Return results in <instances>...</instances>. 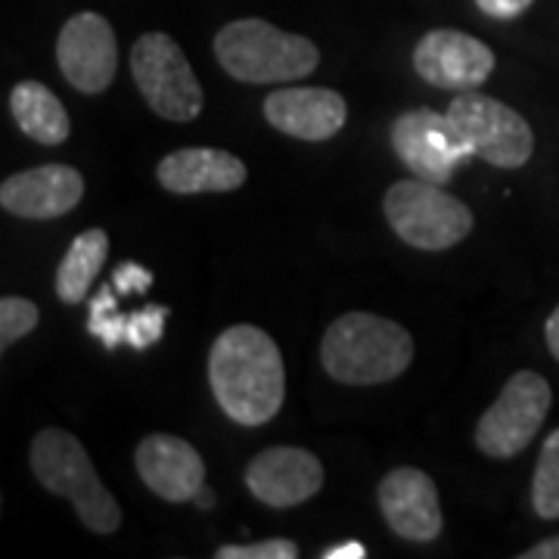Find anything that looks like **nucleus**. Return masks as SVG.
<instances>
[{"instance_id": "nucleus-4", "label": "nucleus", "mask_w": 559, "mask_h": 559, "mask_svg": "<svg viewBox=\"0 0 559 559\" xmlns=\"http://www.w3.org/2000/svg\"><path fill=\"white\" fill-rule=\"evenodd\" d=\"M215 57L230 79L246 84L299 81L318 69L320 50L264 20L227 22L215 35Z\"/></svg>"}, {"instance_id": "nucleus-1", "label": "nucleus", "mask_w": 559, "mask_h": 559, "mask_svg": "<svg viewBox=\"0 0 559 559\" xmlns=\"http://www.w3.org/2000/svg\"><path fill=\"white\" fill-rule=\"evenodd\" d=\"M209 382L221 411L240 426L274 419L286 395L277 342L252 323L224 330L209 352Z\"/></svg>"}, {"instance_id": "nucleus-23", "label": "nucleus", "mask_w": 559, "mask_h": 559, "mask_svg": "<svg viewBox=\"0 0 559 559\" xmlns=\"http://www.w3.org/2000/svg\"><path fill=\"white\" fill-rule=\"evenodd\" d=\"M168 308L165 305H143L140 311L128 314V330H124V345L146 352L165 336V320H168Z\"/></svg>"}, {"instance_id": "nucleus-30", "label": "nucleus", "mask_w": 559, "mask_h": 559, "mask_svg": "<svg viewBox=\"0 0 559 559\" xmlns=\"http://www.w3.org/2000/svg\"><path fill=\"white\" fill-rule=\"evenodd\" d=\"M197 503H200L202 510H209V507H215V495L209 488H202L200 495H197Z\"/></svg>"}, {"instance_id": "nucleus-16", "label": "nucleus", "mask_w": 559, "mask_h": 559, "mask_svg": "<svg viewBox=\"0 0 559 559\" xmlns=\"http://www.w3.org/2000/svg\"><path fill=\"white\" fill-rule=\"evenodd\" d=\"M264 119L289 138L320 143L345 128L348 106L330 87H283L264 97Z\"/></svg>"}, {"instance_id": "nucleus-10", "label": "nucleus", "mask_w": 559, "mask_h": 559, "mask_svg": "<svg viewBox=\"0 0 559 559\" xmlns=\"http://www.w3.org/2000/svg\"><path fill=\"white\" fill-rule=\"evenodd\" d=\"M57 62L62 79L79 94H103L119 69V44L109 20H103L100 13L72 16L57 38Z\"/></svg>"}, {"instance_id": "nucleus-11", "label": "nucleus", "mask_w": 559, "mask_h": 559, "mask_svg": "<svg viewBox=\"0 0 559 559\" xmlns=\"http://www.w3.org/2000/svg\"><path fill=\"white\" fill-rule=\"evenodd\" d=\"M414 72L432 87L463 94L488 81L495 72V53L466 32L436 28L414 47Z\"/></svg>"}, {"instance_id": "nucleus-29", "label": "nucleus", "mask_w": 559, "mask_h": 559, "mask_svg": "<svg viewBox=\"0 0 559 559\" xmlns=\"http://www.w3.org/2000/svg\"><path fill=\"white\" fill-rule=\"evenodd\" d=\"M544 336H547V348H550V355L559 360V308L550 314V318H547Z\"/></svg>"}, {"instance_id": "nucleus-14", "label": "nucleus", "mask_w": 559, "mask_h": 559, "mask_svg": "<svg viewBox=\"0 0 559 559\" xmlns=\"http://www.w3.org/2000/svg\"><path fill=\"white\" fill-rule=\"evenodd\" d=\"M84 197V178L72 165H38L0 183V205L13 218L53 221L69 215Z\"/></svg>"}, {"instance_id": "nucleus-12", "label": "nucleus", "mask_w": 559, "mask_h": 559, "mask_svg": "<svg viewBox=\"0 0 559 559\" xmlns=\"http://www.w3.org/2000/svg\"><path fill=\"white\" fill-rule=\"evenodd\" d=\"M246 488L274 510L299 507L323 488V463L305 448L277 444L246 466Z\"/></svg>"}, {"instance_id": "nucleus-18", "label": "nucleus", "mask_w": 559, "mask_h": 559, "mask_svg": "<svg viewBox=\"0 0 559 559\" xmlns=\"http://www.w3.org/2000/svg\"><path fill=\"white\" fill-rule=\"evenodd\" d=\"M10 112L25 138L40 146H60L69 140V112L62 100L40 81H20L10 94Z\"/></svg>"}, {"instance_id": "nucleus-7", "label": "nucleus", "mask_w": 559, "mask_h": 559, "mask_svg": "<svg viewBox=\"0 0 559 559\" xmlns=\"http://www.w3.org/2000/svg\"><path fill=\"white\" fill-rule=\"evenodd\" d=\"M448 119L466 143L469 156H479L495 168H522L532 159L535 134L528 121L507 103L463 91L448 106Z\"/></svg>"}, {"instance_id": "nucleus-25", "label": "nucleus", "mask_w": 559, "mask_h": 559, "mask_svg": "<svg viewBox=\"0 0 559 559\" xmlns=\"http://www.w3.org/2000/svg\"><path fill=\"white\" fill-rule=\"evenodd\" d=\"M112 286H116L119 296H131V293L143 296V293L153 289V271L138 264V261H121L119 267L112 271Z\"/></svg>"}, {"instance_id": "nucleus-28", "label": "nucleus", "mask_w": 559, "mask_h": 559, "mask_svg": "<svg viewBox=\"0 0 559 559\" xmlns=\"http://www.w3.org/2000/svg\"><path fill=\"white\" fill-rule=\"evenodd\" d=\"M520 559H559V535L557 538H544L538 540L532 550L520 554Z\"/></svg>"}, {"instance_id": "nucleus-8", "label": "nucleus", "mask_w": 559, "mask_h": 559, "mask_svg": "<svg viewBox=\"0 0 559 559\" xmlns=\"http://www.w3.org/2000/svg\"><path fill=\"white\" fill-rule=\"evenodd\" d=\"M550 382L535 370L513 373L500 389L498 401L481 414L476 426V444L485 457L507 460L522 454L535 436L540 423L550 414Z\"/></svg>"}, {"instance_id": "nucleus-6", "label": "nucleus", "mask_w": 559, "mask_h": 559, "mask_svg": "<svg viewBox=\"0 0 559 559\" xmlns=\"http://www.w3.org/2000/svg\"><path fill=\"white\" fill-rule=\"evenodd\" d=\"M131 75H134V84L143 94V100L150 103V109L159 119L183 124L202 112V103H205L202 84L193 75V69L175 38H168L162 32H150L134 40Z\"/></svg>"}, {"instance_id": "nucleus-22", "label": "nucleus", "mask_w": 559, "mask_h": 559, "mask_svg": "<svg viewBox=\"0 0 559 559\" xmlns=\"http://www.w3.org/2000/svg\"><path fill=\"white\" fill-rule=\"evenodd\" d=\"M38 305L22 296H3L0 299V348H10L13 342L25 340L38 326Z\"/></svg>"}, {"instance_id": "nucleus-3", "label": "nucleus", "mask_w": 559, "mask_h": 559, "mask_svg": "<svg viewBox=\"0 0 559 559\" xmlns=\"http://www.w3.org/2000/svg\"><path fill=\"white\" fill-rule=\"evenodd\" d=\"M28 463H32L35 479L50 495L72 500L79 520L91 532H97V535L119 532V503L106 491V485L97 476L84 444L72 432L57 429V426L40 429L35 441H32V448H28Z\"/></svg>"}, {"instance_id": "nucleus-9", "label": "nucleus", "mask_w": 559, "mask_h": 559, "mask_svg": "<svg viewBox=\"0 0 559 559\" xmlns=\"http://www.w3.org/2000/svg\"><path fill=\"white\" fill-rule=\"evenodd\" d=\"M392 150L411 175L441 187L454 178L460 162L469 159L448 112L441 116L436 109H411L399 116L392 124Z\"/></svg>"}, {"instance_id": "nucleus-17", "label": "nucleus", "mask_w": 559, "mask_h": 559, "mask_svg": "<svg viewBox=\"0 0 559 559\" xmlns=\"http://www.w3.org/2000/svg\"><path fill=\"white\" fill-rule=\"evenodd\" d=\"M246 165L227 150L215 146H187L175 150L159 162L156 178L175 197H200V193H230L246 183Z\"/></svg>"}, {"instance_id": "nucleus-15", "label": "nucleus", "mask_w": 559, "mask_h": 559, "mask_svg": "<svg viewBox=\"0 0 559 559\" xmlns=\"http://www.w3.org/2000/svg\"><path fill=\"white\" fill-rule=\"evenodd\" d=\"M380 510L389 528L414 544L436 540L444 525L436 481L417 466H399L380 481Z\"/></svg>"}, {"instance_id": "nucleus-2", "label": "nucleus", "mask_w": 559, "mask_h": 559, "mask_svg": "<svg viewBox=\"0 0 559 559\" xmlns=\"http://www.w3.org/2000/svg\"><path fill=\"white\" fill-rule=\"evenodd\" d=\"M414 360V340L395 320L352 311L330 323L320 342V364L345 385L399 380Z\"/></svg>"}, {"instance_id": "nucleus-27", "label": "nucleus", "mask_w": 559, "mask_h": 559, "mask_svg": "<svg viewBox=\"0 0 559 559\" xmlns=\"http://www.w3.org/2000/svg\"><path fill=\"white\" fill-rule=\"evenodd\" d=\"M323 559H364L367 557V547L360 544V540H345L340 547H330V550H323L320 554Z\"/></svg>"}, {"instance_id": "nucleus-13", "label": "nucleus", "mask_w": 559, "mask_h": 559, "mask_svg": "<svg viewBox=\"0 0 559 559\" xmlns=\"http://www.w3.org/2000/svg\"><path fill=\"white\" fill-rule=\"evenodd\" d=\"M134 466L143 485L168 503L197 500V495L205 488L202 454L190 441L168 432H156L140 441L134 451Z\"/></svg>"}, {"instance_id": "nucleus-20", "label": "nucleus", "mask_w": 559, "mask_h": 559, "mask_svg": "<svg viewBox=\"0 0 559 559\" xmlns=\"http://www.w3.org/2000/svg\"><path fill=\"white\" fill-rule=\"evenodd\" d=\"M119 299L121 296L109 280L97 289V296L91 299V308H87V333L94 340H100L103 348H109V352L124 345V330H128V314L119 311Z\"/></svg>"}, {"instance_id": "nucleus-5", "label": "nucleus", "mask_w": 559, "mask_h": 559, "mask_svg": "<svg viewBox=\"0 0 559 559\" xmlns=\"http://www.w3.org/2000/svg\"><path fill=\"white\" fill-rule=\"evenodd\" d=\"M385 221L401 242L423 252H444L463 242L473 230V212L466 202L441 190V183L423 178L399 180L382 200Z\"/></svg>"}, {"instance_id": "nucleus-26", "label": "nucleus", "mask_w": 559, "mask_h": 559, "mask_svg": "<svg viewBox=\"0 0 559 559\" xmlns=\"http://www.w3.org/2000/svg\"><path fill=\"white\" fill-rule=\"evenodd\" d=\"M532 3H535V0H476V7H479L488 20L500 22L516 20V16H522Z\"/></svg>"}, {"instance_id": "nucleus-19", "label": "nucleus", "mask_w": 559, "mask_h": 559, "mask_svg": "<svg viewBox=\"0 0 559 559\" xmlns=\"http://www.w3.org/2000/svg\"><path fill=\"white\" fill-rule=\"evenodd\" d=\"M109 255V234L103 227H91L79 234L66 259L60 261V271H57V296L66 305H79L87 299V289L94 286V280L103 271Z\"/></svg>"}, {"instance_id": "nucleus-21", "label": "nucleus", "mask_w": 559, "mask_h": 559, "mask_svg": "<svg viewBox=\"0 0 559 559\" xmlns=\"http://www.w3.org/2000/svg\"><path fill=\"white\" fill-rule=\"evenodd\" d=\"M532 507L540 520H559V429H554L540 448L532 481Z\"/></svg>"}, {"instance_id": "nucleus-24", "label": "nucleus", "mask_w": 559, "mask_h": 559, "mask_svg": "<svg viewBox=\"0 0 559 559\" xmlns=\"http://www.w3.org/2000/svg\"><path fill=\"white\" fill-rule=\"evenodd\" d=\"M218 559H296L299 547L289 538H267L259 544H224L218 547Z\"/></svg>"}]
</instances>
